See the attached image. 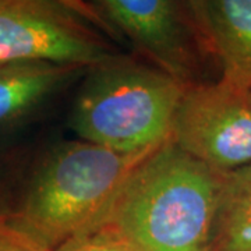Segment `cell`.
I'll list each match as a JSON object with an SVG mask.
<instances>
[{
  "label": "cell",
  "instance_id": "1",
  "mask_svg": "<svg viewBox=\"0 0 251 251\" xmlns=\"http://www.w3.org/2000/svg\"><path fill=\"white\" fill-rule=\"evenodd\" d=\"M222 179L169 138L130 173L94 227L133 251H211Z\"/></svg>",
  "mask_w": 251,
  "mask_h": 251
},
{
  "label": "cell",
  "instance_id": "2",
  "mask_svg": "<svg viewBox=\"0 0 251 251\" xmlns=\"http://www.w3.org/2000/svg\"><path fill=\"white\" fill-rule=\"evenodd\" d=\"M156 148L123 153L84 140L57 144L38 163L11 218L54 250L98 224L130 173Z\"/></svg>",
  "mask_w": 251,
  "mask_h": 251
},
{
  "label": "cell",
  "instance_id": "3",
  "mask_svg": "<svg viewBox=\"0 0 251 251\" xmlns=\"http://www.w3.org/2000/svg\"><path fill=\"white\" fill-rule=\"evenodd\" d=\"M184 87L152 64L115 56L87 70L70 113L75 135L123 153L171 138Z\"/></svg>",
  "mask_w": 251,
  "mask_h": 251
},
{
  "label": "cell",
  "instance_id": "4",
  "mask_svg": "<svg viewBox=\"0 0 251 251\" xmlns=\"http://www.w3.org/2000/svg\"><path fill=\"white\" fill-rule=\"evenodd\" d=\"M115 56L66 1L0 0V66L49 63L88 70Z\"/></svg>",
  "mask_w": 251,
  "mask_h": 251
},
{
  "label": "cell",
  "instance_id": "5",
  "mask_svg": "<svg viewBox=\"0 0 251 251\" xmlns=\"http://www.w3.org/2000/svg\"><path fill=\"white\" fill-rule=\"evenodd\" d=\"M172 143L221 173L251 165V102L224 81L188 87L173 117Z\"/></svg>",
  "mask_w": 251,
  "mask_h": 251
},
{
  "label": "cell",
  "instance_id": "6",
  "mask_svg": "<svg viewBox=\"0 0 251 251\" xmlns=\"http://www.w3.org/2000/svg\"><path fill=\"white\" fill-rule=\"evenodd\" d=\"M90 7L151 64L184 87L200 84V38L187 1L97 0Z\"/></svg>",
  "mask_w": 251,
  "mask_h": 251
},
{
  "label": "cell",
  "instance_id": "7",
  "mask_svg": "<svg viewBox=\"0 0 251 251\" xmlns=\"http://www.w3.org/2000/svg\"><path fill=\"white\" fill-rule=\"evenodd\" d=\"M187 6L202 45L221 66V81L249 92L251 0H191Z\"/></svg>",
  "mask_w": 251,
  "mask_h": 251
},
{
  "label": "cell",
  "instance_id": "8",
  "mask_svg": "<svg viewBox=\"0 0 251 251\" xmlns=\"http://www.w3.org/2000/svg\"><path fill=\"white\" fill-rule=\"evenodd\" d=\"M81 72L49 63L0 66V133L32 116Z\"/></svg>",
  "mask_w": 251,
  "mask_h": 251
},
{
  "label": "cell",
  "instance_id": "9",
  "mask_svg": "<svg viewBox=\"0 0 251 251\" xmlns=\"http://www.w3.org/2000/svg\"><path fill=\"white\" fill-rule=\"evenodd\" d=\"M211 251H251V165L224 173Z\"/></svg>",
  "mask_w": 251,
  "mask_h": 251
},
{
  "label": "cell",
  "instance_id": "10",
  "mask_svg": "<svg viewBox=\"0 0 251 251\" xmlns=\"http://www.w3.org/2000/svg\"><path fill=\"white\" fill-rule=\"evenodd\" d=\"M52 251H133L105 227H94L74 236Z\"/></svg>",
  "mask_w": 251,
  "mask_h": 251
},
{
  "label": "cell",
  "instance_id": "11",
  "mask_svg": "<svg viewBox=\"0 0 251 251\" xmlns=\"http://www.w3.org/2000/svg\"><path fill=\"white\" fill-rule=\"evenodd\" d=\"M0 251H52L21 229L9 215H0Z\"/></svg>",
  "mask_w": 251,
  "mask_h": 251
},
{
  "label": "cell",
  "instance_id": "12",
  "mask_svg": "<svg viewBox=\"0 0 251 251\" xmlns=\"http://www.w3.org/2000/svg\"><path fill=\"white\" fill-rule=\"evenodd\" d=\"M4 183H3V177H1V173H0V215H9V214H11V212H7V211H4L3 209V198H4Z\"/></svg>",
  "mask_w": 251,
  "mask_h": 251
},
{
  "label": "cell",
  "instance_id": "13",
  "mask_svg": "<svg viewBox=\"0 0 251 251\" xmlns=\"http://www.w3.org/2000/svg\"><path fill=\"white\" fill-rule=\"evenodd\" d=\"M247 97H249V99H250V102H251V88H250V91L247 92Z\"/></svg>",
  "mask_w": 251,
  "mask_h": 251
}]
</instances>
